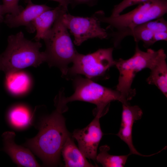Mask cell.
Wrapping results in <instances>:
<instances>
[{
  "instance_id": "5b68a950",
  "label": "cell",
  "mask_w": 167,
  "mask_h": 167,
  "mask_svg": "<svg viewBox=\"0 0 167 167\" xmlns=\"http://www.w3.org/2000/svg\"><path fill=\"white\" fill-rule=\"evenodd\" d=\"M65 13L56 19L43 39L46 45L45 62L49 66L58 67L64 76L67 74L68 65L72 62L78 53L62 20Z\"/></svg>"
},
{
  "instance_id": "8992f818",
  "label": "cell",
  "mask_w": 167,
  "mask_h": 167,
  "mask_svg": "<svg viewBox=\"0 0 167 167\" xmlns=\"http://www.w3.org/2000/svg\"><path fill=\"white\" fill-rule=\"evenodd\" d=\"M136 43L134 55L130 58L115 60V65L119 72L118 83L116 90L126 101L131 100L136 93L131 85L136 74L142 69H150L157 60L165 53L161 49L157 51L148 49L146 51L141 50Z\"/></svg>"
},
{
  "instance_id": "9c48e42d",
  "label": "cell",
  "mask_w": 167,
  "mask_h": 167,
  "mask_svg": "<svg viewBox=\"0 0 167 167\" xmlns=\"http://www.w3.org/2000/svg\"><path fill=\"white\" fill-rule=\"evenodd\" d=\"M101 117L96 115L86 127L75 130L72 137L78 143L79 149L86 158L96 161L98 147L103 135L99 120Z\"/></svg>"
},
{
  "instance_id": "8fae6325",
  "label": "cell",
  "mask_w": 167,
  "mask_h": 167,
  "mask_svg": "<svg viewBox=\"0 0 167 167\" xmlns=\"http://www.w3.org/2000/svg\"><path fill=\"white\" fill-rule=\"evenodd\" d=\"M27 3L26 7L18 15L6 14L3 22L10 28L25 26L29 32L33 33L35 31L33 25L34 20L42 12L52 8L45 4H34L31 0H29Z\"/></svg>"
},
{
  "instance_id": "e0dca14e",
  "label": "cell",
  "mask_w": 167,
  "mask_h": 167,
  "mask_svg": "<svg viewBox=\"0 0 167 167\" xmlns=\"http://www.w3.org/2000/svg\"><path fill=\"white\" fill-rule=\"evenodd\" d=\"M109 147L107 145L100 148V152L97 155L96 161L104 167H122L126 163L128 157L131 154L116 156L109 154Z\"/></svg>"
},
{
  "instance_id": "9a60e30c",
  "label": "cell",
  "mask_w": 167,
  "mask_h": 167,
  "mask_svg": "<svg viewBox=\"0 0 167 167\" xmlns=\"http://www.w3.org/2000/svg\"><path fill=\"white\" fill-rule=\"evenodd\" d=\"M166 55L163 54L150 69V75L146 79L149 84L154 85L167 96V65Z\"/></svg>"
},
{
  "instance_id": "277c9868",
  "label": "cell",
  "mask_w": 167,
  "mask_h": 167,
  "mask_svg": "<svg viewBox=\"0 0 167 167\" xmlns=\"http://www.w3.org/2000/svg\"><path fill=\"white\" fill-rule=\"evenodd\" d=\"M73 79L74 93L66 97L60 92L56 101L62 108L67 109L66 104L74 101L89 102L96 106L94 111L95 116L101 117L108 111L110 102L118 101L122 104L128 102L122 98L117 91L102 86L88 78L76 75Z\"/></svg>"
},
{
  "instance_id": "7c38bea8",
  "label": "cell",
  "mask_w": 167,
  "mask_h": 167,
  "mask_svg": "<svg viewBox=\"0 0 167 167\" xmlns=\"http://www.w3.org/2000/svg\"><path fill=\"white\" fill-rule=\"evenodd\" d=\"M15 133L13 131H6L2 134L4 151L19 166L40 167V165L29 148L15 143Z\"/></svg>"
},
{
  "instance_id": "d6986e66",
  "label": "cell",
  "mask_w": 167,
  "mask_h": 167,
  "mask_svg": "<svg viewBox=\"0 0 167 167\" xmlns=\"http://www.w3.org/2000/svg\"><path fill=\"white\" fill-rule=\"evenodd\" d=\"M155 33L143 24L134 28L132 36L136 42L141 41L143 43L144 46L147 47L155 43L153 37Z\"/></svg>"
},
{
  "instance_id": "4fadbf2b",
  "label": "cell",
  "mask_w": 167,
  "mask_h": 167,
  "mask_svg": "<svg viewBox=\"0 0 167 167\" xmlns=\"http://www.w3.org/2000/svg\"><path fill=\"white\" fill-rule=\"evenodd\" d=\"M68 11L59 5L53 9L45 11L34 20L33 25L36 34L34 37L36 41L43 39L51 28L56 19L62 14Z\"/></svg>"
},
{
  "instance_id": "30bf717a",
  "label": "cell",
  "mask_w": 167,
  "mask_h": 167,
  "mask_svg": "<svg viewBox=\"0 0 167 167\" xmlns=\"http://www.w3.org/2000/svg\"><path fill=\"white\" fill-rule=\"evenodd\" d=\"M122 120L120 129L116 134L128 145L130 153L143 156H149L154 154L146 156L139 152L135 148L132 140V130L135 122L141 118L143 113L137 105L131 106L128 102L122 103Z\"/></svg>"
},
{
  "instance_id": "3957f363",
  "label": "cell",
  "mask_w": 167,
  "mask_h": 167,
  "mask_svg": "<svg viewBox=\"0 0 167 167\" xmlns=\"http://www.w3.org/2000/svg\"><path fill=\"white\" fill-rule=\"evenodd\" d=\"M8 45L0 54V70L6 74L30 66L36 67L46 61L44 52L40 51L42 45L26 38L20 31L7 38Z\"/></svg>"
},
{
  "instance_id": "d4e9b609",
  "label": "cell",
  "mask_w": 167,
  "mask_h": 167,
  "mask_svg": "<svg viewBox=\"0 0 167 167\" xmlns=\"http://www.w3.org/2000/svg\"><path fill=\"white\" fill-rule=\"evenodd\" d=\"M2 5L0 4V23L3 22L4 17Z\"/></svg>"
},
{
  "instance_id": "603a6c76",
  "label": "cell",
  "mask_w": 167,
  "mask_h": 167,
  "mask_svg": "<svg viewBox=\"0 0 167 167\" xmlns=\"http://www.w3.org/2000/svg\"><path fill=\"white\" fill-rule=\"evenodd\" d=\"M153 40L155 43L157 41H167V32H159L155 33Z\"/></svg>"
},
{
  "instance_id": "44dd1931",
  "label": "cell",
  "mask_w": 167,
  "mask_h": 167,
  "mask_svg": "<svg viewBox=\"0 0 167 167\" xmlns=\"http://www.w3.org/2000/svg\"><path fill=\"white\" fill-rule=\"evenodd\" d=\"M148 0H123L119 4L114 6L111 16L118 15L127 8L137 4H139Z\"/></svg>"
},
{
  "instance_id": "ac0fdd59",
  "label": "cell",
  "mask_w": 167,
  "mask_h": 167,
  "mask_svg": "<svg viewBox=\"0 0 167 167\" xmlns=\"http://www.w3.org/2000/svg\"><path fill=\"white\" fill-rule=\"evenodd\" d=\"M8 118L12 126L18 128H23L30 124L31 115L27 109L18 106L9 111Z\"/></svg>"
},
{
  "instance_id": "7402d4cb",
  "label": "cell",
  "mask_w": 167,
  "mask_h": 167,
  "mask_svg": "<svg viewBox=\"0 0 167 167\" xmlns=\"http://www.w3.org/2000/svg\"><path fill=\"white\" fill-rule=\"evenodd\" d=\"M97 0H71V4L73 7L80 4H86L90 6L94 5Z\"/></svg>"
},
{
  "instance_id": "2e32d148",
  "label": "cell",
  "mask_w": 167,
  "mask_h": 167,
  "mask_svg": "<svg viewBox=\"0 0 167 167\" xmlns=\"http://www.w3.org/2000/svg\"><path fill=\"white\" fill-rule=\"evenodd\" d=\"M6 74V86L11 93L19 95L28 90L30 86V80L26 73L17 71Z\"/></svg>"
},
{
  "instance_id": "ffe728a7",
  "label": "cell",
  "mask_w": 167,
  "mask_h": 167,
  "mask_svg": "<svg viewBox=\"0 0 167 167\" xmlns=\"http://www.w3.org/2000/svg\"><path fill=\"white\" fill-rule=\"evenodd\" d=\"M19 0H2V5L4 15L10 14L15 15L19 14L24 8L19 5Z\"/></svg>"
},
{
  "instance_id": "52a82bcc",
  "label": "cell",
  "mask_w": 167,
  "mask_h": 167,
  "mask_svg": "<svg viewBox=\"0 0 167 167\" xmlns=\"http://www.w3.org/2000/svg\"><path fill=\"white\" fill-rule=\"evenodd\" d=\"M113 50V48L100 49L86 55L77 53L72 62V66L68 68L66 75L81 74L91 79L103 75L115 65Z\"/></svg>"
},
{
  "instance_id": "5bb4252c",
  "label": "cell",
  "mask_w": 167,
  "mask_h": 167,
  "mask_svg": "<svg viewBox=\"0 0 167 167\" xmlns=\"http://www.w3.org/2000/svg\"><path fill=\"white\" fill-rule=\"evenodd\" d=\"M61 152L66 167H93L77 146L70 136L67 139Z\"/></svg>"
},
{
  "instance_id": "cb8c5ba5",
  "label": "cell",
  "mask_w": 167,
  "mask_h": 167,
  "mask_svg": "<svg viewBox=\"0 0 167 167\" xmlns=\"http://www.w3.org/2000/svg\"><path fill=\"white\" fill-rule=\"evenodd\" d=\"M29 0H24L25 2L27 3ZM55 1L58 2L59 5H60L67 11H68V6L71 4V0H50Z\"/></svg>"
},
{
  "instance_id": "ba28073f",
  "label": "cell",
  "mask_w": 167,
  "mask_h": 167,
  "mask_svg": "<svg viewBox=\"0 0 167 167\" xmlns=\"http://www.w3.org/2000/svg\"><path fill=\"white\" fill-rule=\"evenodd\" d=\"M101 11L96 12L90 17L73 15L66 12L62 16V21L73 36L74 44L79 46L90 39L107 38V31L101 27L99 19Z\"/></svg>"
},
{
  "instance_id": "7a4b0ae2",
  "label": "cell",
  "mask_w": 167,
  "mask_h": 167,
  "mask_svg": "<svg viewBox=\"0 0 167 167\" xmlns=\"http://www.w3.org/2000/svg\"><path fill=\"white\" fill-rule=\"evenodd\" d=\"M167 12V0H148L127 13L115 16H105L101 11L99 19L101 23L109 24L112 32L108 33V36L112 38L117 47L125 37L132 36L136 27L162 17Z\"/></svg>"
},
{
  "instance_id": "6da1fadb",
  "label": "cell",
  "mask_w": 167,
  "mask_h": 167,
  "mask_svg": "<svg viewBox=\"0 0 167 167\" xmlns=\"http://www.w3.org/2000/svg\"><path fill=\"white\" fill-rule=\"evenodd\" d=\"M51 114L43 118L36 136L28 139L25 146L49 166L58 165L62 147L70 136L65 124L63 112L58 108Z\"/></svg>"
}]
</instances>
